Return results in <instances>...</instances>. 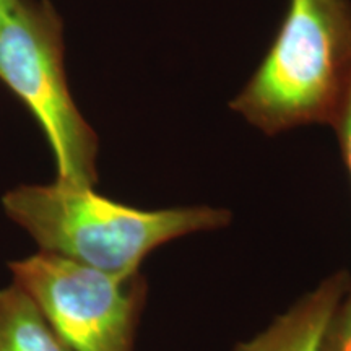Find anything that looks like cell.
<instances>
[{
	"instance_id": "cell-1",
	"label": "cell",
	"mask_w": 351,
	"mask_h": 351,
	"mask_svg": "<svg viewBox=\"0 0 351 351\" xmlns=\"http://www.w3.org/2000/svg\"><path fill=\"white\" fill-rule=\"evenodd\" d=\"M2 207L39 251L122 278L138 275L145 258L171 241L221 230L231 221L226 208H138L101 195L93 186L57 179L12 189Z\"/></svg>"
},
{
	"instance_id": "cell-2",
	"label": "cell",
	"mask_w": 351,
	"mask_h": 351,
	"mask_svg": "<svg viewBox=\"0 0 351 351\" xmlns=\"http://www.w3.org/2000/svg\"><path fill=\"white\" fill-rule=\"evenodd\" d=\"M351 86V0H289L280 32L231 109L267 135L335 127Z\"/></svg>"
},
{
	"instance_id": "cell-3",
	"label": "cell",
	"mask_w": 351,
	"mask_h": 351,
	"mask_svg": "<svg viewBox=\"0 0 351 351\" xmlns=\"http://www.w3.org/2000/svg\"><path fill=\"white\" fill-rule=\"evenodd\" d=\"M64 23L49 0H19L0 26V82L41 127L57 181H98V137L70 95Z\"/></svg>"
},
{
	"instance_id": "cell-4",
	"label": "cell",
	"mask_w": 351,
	"mask_h": 351,
	"mask_svg": "<svg viewBox=\"0 0 351 351\" xmlns=\"http://www.w3.org/2000/svg\"><path fill=\"white\" fill-rule=\"evenodd\" d=\"M8 269L70 351H134L148 289L140 274L122 278L43 251Z\"/></svg>"
},
{
	"instance_id": "cell-5",
	"label": "cell",
	"mask_w": 351,
	"mask_h": 351,
	"mask_svg": "<svg viewBox=\"0 0 351 351\" xmlns=\"http://www.w3.org/2000/svg\"><path fill=\"white\" fill-rule=\"evenodd\" d=\"M350 288L346 271L332 274L234 351H327L328 328Z\"/></svg>"
},
{
	"instance_id": "cell-6",
	"label": "cell",
	"mask_w": 351,
	"mask_h": 351,
	"mask_svg": "<svg viewBox=\"0 0 351 351\" xmlns=\"http://www.w3.org/2000/svg\"><path fill=\"white\" fill-rule=\"evenodd\" d=\"M0 351H70L15 283L0 288Z\"/></svg>"
},
{
	"instance_id": "cell-7",
	"label": "cell",
	"mask_w": 351,
	"mask_h": 351,
	"mask_svg": "<svg viewBox=\"0 0 351 351\" xmlns=\"http://www.w3.org/2000/svg\"><path fill=\"white\" fill-rule=\"evenodd\" d=\"M327 351H351V288L328 328Z\"/></svg>"
},
{
	"instance_id": "cell-8",
	"label": "cell",
	"mask_w": 351,
	"mask_h": 351,
	"mask_svg": "<svg viewBox=\"0 0 351 351\" xmlns=\"http://www.w3.org/2000/svg\"><path fill=\"white\" fill-rule=\"evenodd\" d=\"M333 129H335L337 134H339L341 155H343V161L351 178V86H350V93H348V98H346L343 111H341L339 121H337V124Z\"/></svg>"
},
{
	"instance_id": "cell-9",
	"label": "cell",
	"mask_w": 351,
	"mask_h": 351,
	"mask_svg": "<svg viewBox=\"0 0 351 351\" xmlns=\"http://www.w3.org/2000/svg\"><path fill=\"white\" fill-rule=\"evenodd\" d=\"M16 2H19V0H0V26H2L3 20H5V16L10 13Z\"/></svg>"
}]
</instances>
